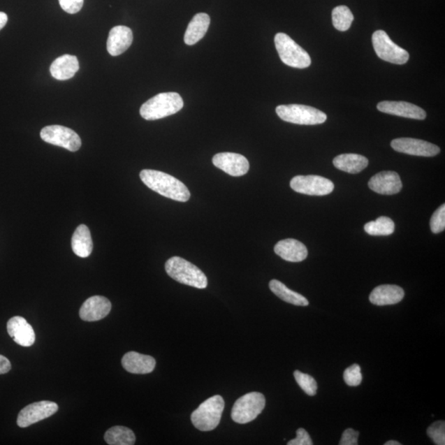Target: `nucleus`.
Masks as SVG:
<instances>
[{
	"mask_svg": "<svg viewBox=\"0 0 445 445\" xmlns=\"http://www.w3.org/2000/svg\"><path fill=\"white\" fill-rule=\"evenodd\" d=\"M10 370V361L6 356L0 355V374H7Z\"/></svg>",
	"mask_w": 445,
	"mask_h": 445,
	"instance_id": "nucleus-37",
	"label": "nucleus"
},
{
	"mask_svg": "<svg viewBox=\"0 0 445 445\" xmlns=\"http://www.w3.org/2000/svg\"><path fill=\"white\" fill-rule=\"evenodd\" d=\"M297 437L287 443L288 445H313L310 435L304 428L298 429Z\"/></svg>",
	"mask_w": 445,
	"mask_h": 445,
	"instance_id": "nucleus-35",
	"label": "nucleus"
},
{
	"mask_svg": "<svg viewBox=\"0 0 445 445\" xmlns=\"http://www.w3.org/2000/svg\"><path fill=\"white\" fill-rule=\"evenodd\" d=\"M274 251L282 259L290 263H300L308 256V249L304 243L293 238L278 242Z\"/></svg>",
	"mask_w": 445,
	"mask_h": 445,
	"instance_id": "nucleus-20",
	"label": "nucleus"
},
{
	"mask_svg": "<svg viewBox=\"0 0 445 445\" xmlns=\"http://www.w3.org/2000/svg\"><path fill=\"white\" fill-rule=\"evenodd\" d=\"M291 187L298 194L309 196H326L334 190L329 179L315 175L296 176L291 181Z\"/></svg>",
	"mask_w": 445,
	"mask_h": 445,
	"instance_id": "nucleus-10",
	"label": "nucleus"
},
{
	"mask_svg": "<svg viewBox=\"0 0 445 445\" xmlns=\"http://www.w3.org/2000/svg\"><path fill=\"white\" fill-rule=\"evenodd\" d=\"M374 52L383 61L396 65H404L409 61V53L390 39L386 31L379 30L372 36Z\"/></svg>",
	"mask_w": 445,
	"mask_h": 445,
	"instance_id": "nucleus-8",
	"label": "nucleus"
},
{
	"mask_svg": "<svg viewBox=\"0 0 445 445\" xmlns=\"http://www.w3.org/2000/svg\"><path fill=\"white\" fill-rule=\"evenodd\" d=\"M183 105V99L178 94L163 93L142 105L140 113L147 121L159 120L181 111Z\"/></svg>",
	"mask_w": 445,
	"mask_h": 445,
	"instance_id": "nucleus-2",
	"label": "nucleus"
},
{
	"mask_svg": "<svg viewBox=\"0 0 445 445\" xmlns=\"http://www.w3.org/2000/svg\"><path fill=\"white\" fill-rule=\"evenodd\" d=\"M141 181L149 189L167 198L187 203L191 194L184 183L168 173L151 169H144L140 173Z\"/></svg>",
	"mask_w": 445,
	"mask_h": 445,
	"instance_id": "nucleus-1",
	"label": "nucleus"
},
{
	"mask_svg": "<svg viewBox=\"0 0 445 445\" xmlns=\"http://www.w3.org/2000/svg\"><path fill=\"white\" fill-rule=\"evenodd\" d=\"M41 138L48 144L62 147L71 152H76L82 145L79 135L70 128L62 126L44 127L41 131Z\"/></svg>",
	"mask_w": 445,
	"mask_h": 445,
	"instance_id": "nucleus-9",
	"label": "nucleus"
},
{
	"mask_svg": "<svg viewBox=\"0 0 445 445\" xmlns=\"http://www.w3.org/2000/svg\"><path fill=\"white\" fill-rule=\"evenodd\" d=\"M391 147L397 152L421 157H434L440 152L437 145L413 138H398L391 142Z\"/></svg>",
	"mask_w": 445,
	"mask_h": 445,
	"instance_id": "nucleus-12",
	"label": "nucleus"
},
{
	"mask_svg": "<svg viewBox=\"0 0 445 445\" xmlns=\"http://www.w3.org/2000/svg\"><path fill=\"white\" fill-rule=\"evenodd\" d=\"M265 398L263 393L251 392L238 399L233 407L231 417L238 424L254 421L264 410Z\"/></svg>",
	"mask_w": 445,
	"mask_h": 445,
	"instance_id": "nucleus-7",
	"label": "nucleus"
},
{
	"mask_svg": "<svg viewBox=\"0 0 445 445\" xmlns=\"http://www.w3.org/2000/svg\"><path fill=\"white\" fill-rule=\"evenodd\" d=\"M428 437L437 445L445 444V423L444 421H438L429 426Z\"/></svg>",
	"mask_w": 445,
	"mask_h": 445,
	"instance_id": "nucleus-31",
	"label": "nucleus"
},
{
	"mask_svg": "<svg viewBox=\"0 0 445 445\" xmlns=\"http://www.w3.org/2000/svg\"><path fill=\"white\" fill-rule=\"evenodd\" d=\"M58 411V405L56 402L50 401H41L31 403L22 409L18 414L17 423L21 428L38 423L41 421L48 418Z\"/></svg>",
	"mask_w": 445,
	"mask_h": 445,
	"instance_id": "nucleus-11",
	"label": "nucleus"
},
{
	"mask_svg": "<svg viewBox=\"0 0 445 445\" xmlns=\"http://www.w3.org/2000/svg\"><path fill=\"white\" fill-rule=\"evenodd\" d=\"M111 309V302L107 298L96 296L90 297L82 304L80 316L85 322H96L105 318Z\"/></svg>",
	"mask_w": 445,
	"mask_h": 445,
	"instance_id": "nucleus-15",
	"label": "nucleus"
},
{
	"mask_svg": "<svg viewBox=\"0 0 445 445\" xmlns=\"http://www.w3.org/2000/svg\"><path fill=\"white\" fill-rule=\"evenodd\" d=\"M430 229L434 233H439L444 231L445 228V205L435 211L430 219Z\"/></svg>",
	"mask_w": 445,
	"mask_h": 445,
	"instance_id": "nucleus-33",
	"label": "nucleus"
},
{
	"mask_svg": "<svg viewBox=\"0 0 445 445\" xmlns=\"http://www.w3.org/2000/svg\"><path fill=\"white\" fill-rule=\"evenodd\" d=\"M79 68L80 64L76 57L64 54L52 64L50 71L54 79L68 80L75 75V73L79 71Z\"/></svg>",
	"mask_w": 445,
	"mask_h": 445,
	"instance_id": "nucleus-22",
	"label": "nucleus"
},
{
	"mask_svg": "<svg viewBox=\"0 0 445 445\" xmlns=\"http://www.w3.org/2000/svg\"><path fill=\"white\" fill-rule=\"evenodd\" d=\"M333 24L338 31H346L350 29L354 16H353L350 8L341 6L335 8L332 13Z\"/></svg>",
	"mask_w": 445,
	"mask_h": 445,
	"instance_id": "nucleus-29",
	"label": "nucleus"
},
{
	"mask_svg": "<svg viewBox=\"0 0 445 445\" xmlns=\"http://www.w3.org/2000/svg\"><path fill=\"white\" fill-rule=\"evenodd\" d=\"M343 378L349 386H359L362 382V379H363L360 365L355 364L349 367V368L345 370V372H344Z\"/></svg>",
	"mask_w": 445,
	"mask_h": 445,
	"instance_id": "nucleus-32",
	"label": "nucleus"
},
{
	"mask_svg": "<svg viewBox=\"0 0 445 445\" xmlns=\"http://www.w3.org/2000/svg\"><path fill=\"white\" fill-rule=\"evenodd\" d=\"M269 287L275 296L283 301L288 302V304L297 306H308L309 305V300L305 296L291 291L286 284L277 281V279L270 281Z\"/></svg>",
	"mask_w": 445,
	"mask_h": 445,
	"instance_id": "nucleus-26",
	"label": "nucleus"
},
{
	"mask_svg": "<svg viewBox=\"0 0 445 445\" xmlns=\"http://www.w3.org/2000/svg\"><path fill=\"white\" fill-rule=\"evenodd\" d=\"M359 432L351 428L346 429L342 434L340 445H357Z\"/></svg>",
	"mask_w": 445,
	"mask_h": 445,
	"instance_id": "nucleus-36",
	"label": "nucleus"
},
{
	"mask_svg": "<svg viewBox=\"0 0 445 445\" xmlns=\"http://www.w3.org/2000/svg\"><path fill=\"white\" fill-rule=\"evenodd\" d=\"M275 45L284 65L296 68H305L311 66L309 53L287 34L279 33L275 35Z\"/></svg>",
	"mask_w": 445,
	"mask_h": 445,
	"instance_id": "nucleus-6",
	"label": "nucleus"
},
{
	"mask_svg": "<svg viewBox=\"0 0 445 445\" xmlns=\"http://www.w3.org/2000/svg\"><path fill=\"white\" fill-rule=\"evenodd\" d=\"M122 364L123 368L129 373L147 374L153 372L156 366V360L152 356L131 351L123 356Z\"/></svg>",
	"mask_w": 445,
	"mask_h": 445,
	"instance_id": "nucleus-19",
	"label": "nucleus"
},
{
	"mask_svg": "<svg viewBox=\"0 0 445 445\" xmlns=\"http://www.w3.org/2000/svg\"><path fill=\"white\" fill-rule=\"evenodd\" d=\"M210 24V18L204 13H197L188 24L184 41L188 45H195L203 39L207 33Z\"/></svg>",
	"mask_w": 445,
	"mask_h": 445,
	"instance_id": "nucleus-23",
	"label": "nucleus"
},
{
	"mask_svg": "<svg viewBox=\"0 0 445 445\" xmlns=\"http://www.w3.org/2000/svg\"><path fill=\"white\" fill-rule=\"evenodd\" d=\"M224 409V398L219 395L211 397L192 412V424L201 431L213 430L221 421Z\"/></svg>",
	"mask_w": 445,
	"mask_h": 445,
	"instance_id": "nucleus-4",
	"label": "nucleus"
},
{
	"mask_svg": "<svg viewBox=\"0 0 445 445\" xmlns=\"http://www.w3.org/2000/svg\"><path fill=\"white\" fill-rule=\"evenodd\" d=\"M212 162L215 167L233 177H241L249 172L250 165L245 156L235 153L215 154Z\"/></svg>",
	"mask_w": 445,
	"mask_h": 445,
	"instance_id": "nucleus-13",
	"label": "nucleus"
},
{
	"mask_svg": "<svg viewBox=\"0 0 445 445\" xmlns=\"http://www.w3.org/2000/svg\"><path fill=\"white\" fill-rule=\"evenodd\" d=\"M71 246L73 251L80 258H86L91 255L94 243L89 228L85 224H81L75 229L72 236Z\"/></svg>",
	"mask_w": 445,
	"mask_h": 445,
	"instance_id": "nucleus-24",
	"label": "nucleus"
},
{
	"mask_svg": "<svg viewBox=\"0 0 445 445\" xmlns=\"http://www.w3.org/2000/svg\"><path fill=\"white\" fill-rule=\"evenodd\" d=\"M395 231V224L388 217H379L367 223L365 226V231L371 236H388Z\"/></svg>",
	"mask_w": 445,
	"mask_h": 445,
	"instance_id": "nucleus-28",
	"label": "nucleus"
},
{
	"mask_svg": "<svg viewBox=\"0 0 445 445\" xmlns=\"http://www.w3.org/2000/svg\"><path fill=\"white\" fill-rule=\"evenodd\" d=\"M384 445H401V443L395 442V440H390V442L385 443Z\"/></svg>",
	"mask_w": 445,
	"mask_h": 445,
	"instance_id": "nucleus-39",
	"label": "nucleus"
},
{
	"mask_svg": "<svg viewBox=\"0 0 445 445\" xmlns=\"http://www.w3.org/2000/svg\"><path fill=\"white\" fill-rule=\"evenodd\" d=\"M7 330L9 336L18 345L24 347L33 346L36 340V334L31 326L22 316H13L8 321Z\"/></svg>",
	"mask_w": 445,
	"mask_h": 445,
	"instance_id": "nucleus-17",
	"label": "nucleus"
},
{
	"mask_svg": "<svg viewBox=\"0 0 445 445\" xmlns=\"http://www.w3.org/2000/svg\"><path fill=\"white\" fill-rule=\"evenodd\" d=\"M8 22V15L6 13L0 12V30L6 27Z\"/></svg>",
	"mask_w": 445,
	"mask_h": 445,
	"instance_id": "nucleus-38",
	"label": "nucleus"
},
{
	"mask_svg": "<svg viewBox=\"0 0 445 445\" xmlns=\"http://www.w3.org/2000/svg\"><path fill=\"white\" fill-rule=\"evenodd\" d=\"M334 166L339 170L356 174L368 167L369 160L365 156L356 154H344L333 159Z\"/></svg>",
	"mask_w": 445,
	"mask_h": 445,
	"instance_id": "nucleus-25",
	"label": "nucleus"
},
{
	"mask_svg": "<svg viewBox=\"0 0 445 445\" xmlns=\"http://www.w3.org/2000/svg\"><path fill=\"white\" fill-rule=\"evenodd\" d=\"M282 120L297 125H319L327 121V115L320 110L300 104L279 105L275 109Z\"/></svg>",
	"mask_w": 445,
	"mask_h": 445,
	"instance_id": "nucleus-5",
	"label": "nucleus"
},
{
	"mask_svg": "<svg viewBox=\"0 0 445 445\" xmlns=\"http://www.w3.org/2000/svg\"><path fill=\"white\" fill-rule=\"evenodd\" d=\"M166 272L176 282L197 289H205L208 279L203 270L189 261L173 256L165 264Z\"/></svg>",
	"mask_w": 445,
	"mask_h": 445,
	"instance_id": "nucleus-3",
	"label": "nucleus"
},
{
	"mask_svg": "<svg viewBox=\"0 0 445 445\" xmlns=\"http://www.w3.org/2000/svg\"><path fill=\"white\" fill-rule=\"evenodd\" d=\"M85 0H59V6L64 11L70 15H75L81 10L84 6Z\"/></svg>",
	"mask_w": 445,
	"mask_h": 445,
	"instance_id": "nucleus-34",
	"label": "nucleus"
},
{
	"mask_svg": "<svg viewBox=\"0 0 445 445\" xmlns=\"http://www.w3.org/2000/svg\"><path fill=\"white\" fill-rule=\"evenodd\" d=\"M403 289L395 284H383L374 289L370 301L374 305L384 306L398 304L404 298Z\"/></svg>",
	"mask_w": 445,
	"mask_h": 445,
	"instance_id": "nucleus-21",
	"label": "nucleus"
},
{
	"mask_svg": "<svg viewBox=\"0 0 445 445\" xmlns=\"http://www.w3.org/2000/svg\"><path fill=\"white\" fill-rule=\"evenodd\" d=\"M133 41V33L129 27L117 26L110 31L107 48L112 57L120 56L129 48Z\"/></svg>",
	"mask_w": 445,
	"mask_h": 445,
	"instance_id": "nucleus-18",
	"label": "nucleus"
},
{
	"mask_svg": "<svg viewBox=\"0 0 445 445\" xmlns=\"http://www.w3.org/2000/svg\"><path fill=\"white\" fill-rule=\"evenodd\" d=\"M293 376L299 386L302 388L306 394L309 396H315L316 390H318V384H316V380L312 377V376L300 372L299 370H296L293 372Z\"/></svg>",
	"mask_w": 445,
	"mask_h": 445,
	"instance_id": "nucleus-30",
	"label": "nucleus"
},
{
	"mask_svg": "<svg viewBox=\"0 0 445 445\" xmlns=\"http://www.w3.org/2000/svg\"><path fill=\"white\" fill-rule=\"evenodd\" d=\"M371 190L381 195H395L402 190V182L398 173L384 171L371 177L369 183Z\"/></svg>",
	"mask_w": 445,
	"mask_h": 445,
	"instance_id": "nucleus-14",
	"label": "nucleus"
},
{
	"mask_svg": "<svg viewBox=\"0 0 445 445\" xmlns=\"http://www.w3.org/2000/svg\"><path fill=\"white\" fill-rule=\"evenodd\" d=\"M379 112L393 115V116L415 119V120H425L426 112L425 110L415 104L407 102H393L384 101L377 105Z\"/></svg>",
	"mask_w": 445,
	"mask_h": 445,
	"instance_id": "nucleus-16",
	"label": "nucleus"
},
{
	"mask_svg": "<svg viewBox=\"0 0 445 445\" xmlns=\"http://www.w3.org/2000/svg\"><path fill=\"white\" fill-rule=\"evenodd\" d=\"M105 442L110 445H133L136 443V435L125 426H113L104 435Z\"/></svg>",
	"mask_w": 445,
	"mask_h": 445,
	"instance_id": "nucleus-27",
	"label": "nucleus"
}]
</instances>
